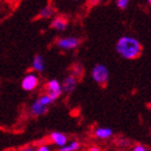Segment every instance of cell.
I'll list each match as a JSON object with an SVG mask.
<instances>
[{
    "label": "cell",
    "mask_w": 151,
    "mask_h": 151,
    "mask_svg": "<svg viewBox=\"0 0 151 151\" xmlns=\"http://www.w3.org/2000/svg\"><path fill=\"white\" fill-rule=\"evenodd\" d=\"M132 150L133 151H147V150H148V148H147L146 146H144V145H136V146H134V147H133Z\"/></svg>",
    "instance_id": "17"
},
{
    "label": "cell",
    "mask_w": 151,
    "mask_h": 151,
    "mask_svg": "<svg viewBox=\"0 0 151 151\" xmlns=\"http://www.w3.org/2000/svg\"><path fill=\"white\" fill-rule=\"evenodd\" d=\"M50 140L53 142L54 145L57 147H62V146L66 145L68 142V138L64 133L60 132H53L50 135Z\"/></svg>",
    "instance_id": "9"
},
{
    "label": "cell",
    "mask_w": 151,
    "mask_h": 151,
    "mask_svg": "<svg viewBox=\"0 0 151 151\" xmlns=\"http://www.w3.org/2000/svg\"><path fill=\"white\" fill-rule=\"evenodd\" d=\"M116 51L124 60H136L142 53V44L132 36H123L116 41Z\"/></svg>",
    "instance_id": "1"
},
{
    "label": "cell",
    "mask_w": 151,
    "mask_h": 151,
    "mask_svg": "<svg viewBox=\"0 0 151 151\" xmlns=\"http://www.w3.org/2000/svg\"><path fill=\"white\" fill-rule=\"evenodd\" d=\"M90 150L91 151H99V148H98V147H92Z\"/></svg>",
    "instance_id": "20"
},
{
    "label": "cell",
    "mask_w": 151,
    "mask_h": 151,
    "mask_svg": "<svg viewBox=\"0 0 151 151\" xmlns=\"http://www.w3.org/2000/svg\"><path fill=\"white\" fill-rule=\"evenodd\" d=\"M55 14V9H54L52 6H45L44 8L40 10V12L38 14V16L40 19H52Z\"/></svg>",
    "instance_id": "12"
},
{
    "label": "cell",
    "mask_w": 151,
    "mask_h": 151,
    "mask_svg": "<svg viewBox=\"0 0 151 151\" xmlns=\"http://www.w3.org/2000/svg\"><path fill=\"white\" fill-rule=\"evenodd\" d=\"M103 1H104V0H88L86 2H88V6H94L99 4V3H101Z\"/></svg>",
    "instance_id": "18"
},
{
    "label": "cell",
    "mask_w": 151,
    "mask_h": 151,
    "mask_svg": "<svg viewBox=\"0 0 151 151\" xmlns=\"http://www.w3.org/2000/svg\"><path fill=\"white\" fill-rule=\"evenodd\" d=\"M68 26V19L65 16H56L51 22V28L55 29L57 32H65Z\"/></svg>",
    "instance_id": "7"
},
{
    "label": "cell",
    "mask_w": 151,
    "mask_h": 151,
    "mask_svg": "<svg viewBox=\"0 0 151 151\" xmlns=\"http://www.w3.org/2000/svg\"><path fill=\"white\" fill-rule=\"evenodd\" d=\"M73 75L75 76V77H77V78H79L80 76H82V73H83V68H82V66L80 65V64H78V65H75L73 68Z\"/></svg>",
    "instance_id": "15"
},
{
    "label": "cell",
    "mask_w": 151,
    "mask_h": 151,
    "mask_svg": "<svg viewBox=\"0 0 151 151\" xmlns=\"http://www.w3.org/2000/svg\"><path fill=\"white\" fill-rule=\"evenodd\" d=\"M45 68V60L41 54H36L32 60V69L37 73H42Z\"/></svg>",
    "instance_id": "10"
},
{
    "label": "cell",
    "mask_w": 151,
    "mask_h": 151,
    "mask_svg": "<svg viewBox=\"0 0 151 151\" xmlns=\"http://www.w3.org/2000/svg\"><path fill=\"white\" fill-rule=\"evenodd\" d=\"M44 88H45L47 94L50 95L53 101H56L57 98H60V95L63 94L62 84L57 81L56 79H52L50 81H47V84L44 85Z\"/></svg>",
    "instance_id": "4"
},
{
    "label": "cell",
    "mask_w": 151,
    "mask_h": 151,
    "mask_svg": "<svg viewBox=\"0 0 151 151\" xmlns=\"http://www.w3.org/2000/svg\"><path fill=\"white\" fill-rule=\"evenodd\" d=\"M80 39H78L77 37H63L60 38L58 40L56 41V47L60 50L64 51H71L76 50L77 47L80 45Z\"/></svg>",
    "instance_id": "3"
},
{
    "label": "cell",
    "mask_w": 151,
    "mask_h": 151,
    "mask_svg": "<svg viewBox=\"0 0 151 151\" xmlns=\"http://www.w3.org/2000/svg\"><path fill=\"white\" fill-rule=\"evenodd\" d=\"M36 150H38V151H51V148H50V146L42 145V146H40V147H38Z\"/></svg>",
    "instance_id": "19"
},
{
    "label": "cell",
    "mask_w": 151,
    "mask_h": 151,
    "mask_svg": "<svg viewBox=\"0 0 151 151\" xmlns=\"http://www.w3.org/2000/svg\"><path fill=\"white\" fill-rule=\"evenodd\" d=\"M47 106L41 104L38 99L34 101L32 104V106H30V113H32L34 116H43V114L47 113Z\"/></svg>",
    "instance_id": "8"
},
{
    "label": "cell",
    "mask_w": 151,
    "mask_h": 151,
    "mask_svg": "<svg viewBox=\"0 0 151 151\" xmlns=\"http://www.w3.org/2000/svg\"><path fill=\"white\" fill-rule=\"evenodd\" d=\"M77 83H78V78L77 77H75L73 73L67 76L66 78L63 80V84H62L63 92L64 93H67V94L73 93L75 91L76 86H77Z\"/></svg>",
    "instance_id": "6"
},
{
    "label": "cell",
    "mask_w": 151,
    "mask_h": 151,
    "mask_svg": "<svg viewBox=\"0 0 151 151\" xmlns=\"http://www.w3.org/2000/svg\"><path fill=\"white\" fill-rule=\"evenodd\" d=\"M129 4V0H116V6L121 10H125Z\"/></svg>",
    "instance_id": "16"
},
{
    "label": "cell",
    "mask_w": 151,
    "mask_h": 151,
    "mask_svg": "<svg viewBox=\"0 0 151 151\" xmlns=\"http://www.w3.org/2000/svg\"><path fill=\"white\" fill-rule=\"evenodd\" d=\"M80 142H77V140H73V142H71L68 145V144H66V145L62 146V147H60V151H77L79 148H80Z\"/></svg>",
    "instance_id": "13"
},
{
    "label": "cell",
    "mask_w": 151,
    "mask_h": 151,
    "mask_svg": "<svg viewBox=\"0 0 151 151\" xmlns=\"http://www.w3.org/2000/svg\"><path fill=\"white\" fill-rule=\"evenodd\" d=\"M71 1H81V0H71Z\"/></svg>",
    "instance_id": "22"
},
{
    "label": "cell",
    "mask_w": 151,
    "mask_h": 151,
    "mask_svg": "<svg viewBox=\"0 0 151 151\" xmlns=\"http://www.w3.org/2000/svg\"><path fill=\"white\" fill-rule=\"evenodd\" d=\"M94 134L99 139H108L112 136L113 132L110 127H97L95 129Z\"/></svg>",
    "instance_id": "11"
},
{
    "label": "cell",
    "mask_w": 151,
    "mask_h": 151,
    "mask_svg": "<svg viewBox=\"0 0 151 151\" xmlns=\"http://www.w3.org/2000/svg\"><path fill=\"white\" fill-rule=\"evenodd\" d=\"M22 88L26 92H32L38 88L39 85V77L36 73H27V75L23 78L22 82H21Z\"/></svg>",
    "instance_id": "5"
},
{
    "label": "cell",
    "mask_w": 151,
    "mask_h": 151,
    "mask_svg": "<svg viewBox=\"0 0 151 151\" xmlns=\"http://www.w3.org/2000/svg\"><path fill=\"white\" fill-rule=\"evenodd\" d=\"M147 2H148L149 4H150V3H151V0H147Z\"/></svg>",
    "instance_id": "21"
},
{
    "label": "cell",
    "mask_w": 151,
    "mask_h": 151,
    "mask_svg": "<svg viewBox=\"0 0 151 151\" xmlns=\"http://www.w3.org/2000/svg\"><path fill=\"white\" fill-rule=\"evenodd\" d=\"M38 101H40L41 104H43V105H45V106H47V107H49V106H50V105L54 101L53 99L51 98L50 95H47V93H45V94H42V95H41L40 97L38 98Z\"/></svg>",
    "instance_id": "14"
},
{
    "label": "cell",
    "mask_w": 151,
    "mask_h": 151,
    "mask_svg": "<svg viewBox=\"0 0 151 151\" xmlns=\"http://www.w3.org/2000/svg\"><path fill=\"white\" fill-rule=\"evenodd\" d=\"M91 76L95 83H97L98 85H101V86H105L109 81L110 73H109V69L107 66H105L103 64H97L93 67Z\"/></svg>",
    "instance_id": "2"
}]
</instances>
